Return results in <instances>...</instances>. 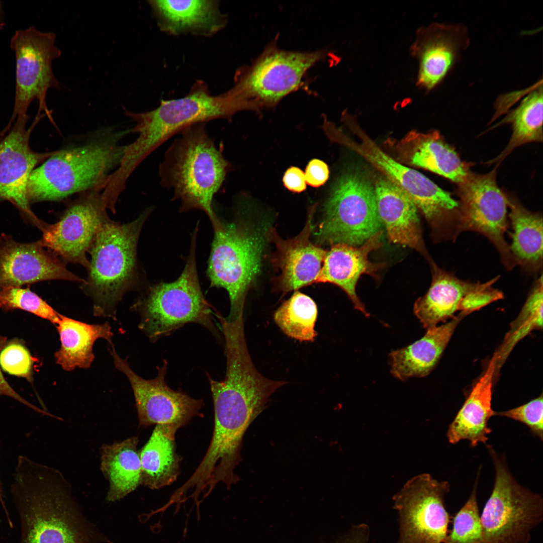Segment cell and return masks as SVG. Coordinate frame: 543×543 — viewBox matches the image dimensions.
Returning a JSON list of instances; mask_svg holds the SVG:
<instances>
[{
    "instance_id": "obj_1",
    "label": "cell",
    "mask_w": 543,
    "mask_h": 543,
    "mask_svg": "<svg viewBox=\"0 0 543 543\" xmlns=\"http://www.w3.org/2000/svg\"><path fill=\"white\" fill-rule=\"evenodd\" d=\"M212 395L214 424L208 448L194 473L176 490L179 496L198 502L220 483L227 489L239 478L235 469L241 461L243 436L251 423L264 409L269 395L250 377L237 372L216 381L207 374Z\"/></svg>"
},
{
    "instance_id": "obj_2",
    "label": "cell",
    "mask_w": 543,
    "mask_h": 543,
    "mask_svg": "<svg viewBox=\"0 0 543 543\" xmlns=\"http://www.w3.org/2000/svg\"><path fill=\"white\" fill-rule=\"evenodd\" d=\"M11 493L20 543H110L82 514L62 475L24 456L17 460Z\"/></svg>"
},
{
    "instance_id": "obj_3",
    "label": "cell",
    "mask_w": 543,
    "mask_h": 543,
    "mask_svg": "<svg viewBox=\"0 0 543 543\" xmlns=\"http://www.w3.org/2000/svg\"><path fill=\"white\" fill-rule=\"evenodd\" d=\"M130 133L131 128L108 127L55 151L29 176V203L60 201L89 190H104L123 157L126 145L121 142Z\"/></svg>"
},
{
    "instance_id": "obj_4",
    "label": "cell",
    "mask_w": 543,
    "mask_h": 543,
    "mask_svg": "<svg viewBox=\"0 0 543 543\" xmlns=\"http://www.w3.org/2000/svg\"><path fill=\"white\" fill-rule=\"evenodd\" d=\"M206 125L194 124L178 133L166 150L158 173L161 186L172 191V200L179 201L180 212L202 211L214 228L220 219L213 208L214 198L233 166Z\"/></svg>"
},
{
    "instance_id": "obj_5",
    "label": "cell",
    "mask_w": 543,
    "mask_h": 543,
    "mask_svg": "<svg viewBox=\"0 0 543 543\" xmlns=\"http://www.w3.org/2000/svg\"><path fill=\"white\" fill-rule=\"evenodd\" d=\"M152 211L121 224L108 218L101 225L89 253L87 277L81 289L93 301L95 316L116 320L117 306L138 281L137 243L144 223Z\"/></svg>"
},
{
    "instance_id": "obj_6",
    "label": "cell",
    "mask_w": 543,
    "mask_h": 543,
    "mask_svg": "<svg viewBox=\"0 0 543 543\" xmlns=\"http://www.w3.org/2000/svg\"><path fill=\"white\" fill-rule=\"evenodd\" d=\"M125 114L135 123L131 128L137 138L126 145L116 174L127 180L138 165L152 152L186 127L215 119L230 121L234 115L232 104L224 93L214 96L207 85L198 81L185 96L161 100L155 109Z\"/></svg>"
},
{
    "instance_id": "obj_7",
    "label": "cell",
    "mask_w": 543,
    "mask_h": 543,
    "mask_svg": "<svg viewBox=\"0 0 543 543\" xmlns=\"http://www.w3.org/2000/svg\"><path fill=\"white\" fill-rule=\"evenodd\" d=\"M198 223L191 234L189 254L175 281L149 286L131 306L140 316L139 328L150 341L168 336L186 324H199L216 337L219 333L212 319L215 309L206 300L198 277L196 247Z\"/></svg>"
},
{
    "instance_id": "obj_8",
    "label": "cell",
    "mask_w": 543,
    "mask_h": 543,
    "mask_svg": "<svg viewBox=\"0 0 543 543\" xmlns=\"http://www.w3.org/2000/svg\"><path fill=\"white\" fill-rule=\"evenodd\" d=\"M269 228L266 223L255 227L237 215L230 222L220 220L213 229L207 275L210 287L228 294V321L243 314L247 291L260 269Z\"/></svg>"
},
{
    "instance_id": "obj_9",
    "label": "cell",
    "mask_w": 543,
    "mask_h": 543,
    "mask_svg": "<svg viewBox=\"0 0 543 543\" xmlns=\"http://www.w3.org/2000/svg\"><path fill=\"white\" fill-rule=\"evenodd\" d=\"M356 143L336 130L333 141L345 145L381 170L412 200L429 224L435 242L454 241L460 234L458 201L420 172L395 160L360 131Z\"/></svg>"
},
{
    "instance_id": "obj_10",
    "label": "cell",
    "mask_w": 543,
    "mask_h": 543,
    "mask_svg": "<svg viewBox=\"0 0 543 543\" xmlns=\"http://www.w3.org/2000/svg\"><path fill=\"white\" fill-rule=\"evenodd\" d=\"M325 56L322 50L296 52L273 43L236 76L227 92L239 112L274 108L298 89L308 70Z\"/></svg>"
},
{
    "instance_id": "obj_11",
    "label": "cell",
    "mask_w": 543,
    "mask_h": 543,
    "mask_svg": "<svg viewBox=\"0 0 543 543\" xmlns=\"http://www.w3.org/2000/svg\"><path fill=\"white\" fill-rule=\"evenodd\" d=\"M495 468L492 493L480 515L482 543H530L532 531L543 520L542 496L521 486L506 460L490 445Z\"/></svg>"
},
{
    "instance_id": "obj_12",
    "label": "cell",
    "mask_w": 543,
    "mask_h": 543,
    "mask_svg": "<svg viewBox=\"0 0 543 543\" xmlns=\"http://www.w3.org/2000/svg\"><path fill=\"white\" fill-rule=\"evenodd\" d=\"M374 185L364 175L344 173L334 184L315 233L319 242L357 246L381 230Z\"/></svg>"
},
{
    "instance_id": "obj_13",
    "label": "cell",
    "mask_w": 543,
    "mask_h": 543,
    "mask_svg": "<svg viewBox=\"0 0 543 543\" xmlns=\"http://www.w3.org/2000/svg\"><path fill=\"white\" fill-rule=\"evenodd\" d=\"M53 32L40 31L34 27L16 31L10 45L16 62L15 95L12 120L27 117L32 102L39 104L42 111L51 119L46 102L51 88H61L53 69V61L60 57L61 51L55 46Z\"/></svg>"
},
{
    "instance_id": "obj_14",
    "label": "cell",
    "mask_w": 543,
    "mask_h": 543,
    "mask_svg": "<svg viewBox=\"0 0 543 543\" xmlns=\"http://www.w3.org/2000/svg\"><path fill=\"white\" fill-rule=\"evenodd\" d=\"M497 166L490 172L469 173L458 184L462 233L481 234L494 246L504 267L512 270L517 265L505 234L508 227L507 195L496 182Z\"/></svg>"
},
{
    "instance_id": "obj_15",
    "label": "cell",
    "mask_w": 543,
    "mask_h": 543,
    "mask_svg": "<svg viewBox=\"0 0 543 543\" xmlns=\"http://www.w3.org/2000/svg\"><path fill=\"white\" fill-rule=\"evenodd\" d=\"M449 491L447 481L426 473L405 484L392 498L399 516L398 543H442L452 519L444 501Z\"/></svg>"
},
{
    "instance_id": "obj_16",
    "label": "cell",
    "mask_w": 543,
    "mask_h": 543,
    "mask_svg": "<svg viewBox=\"0 0 543 543\" xmlns=\"http://www.w3.org/2000/svg\"><path fill=\"white\" fill-rule=\"evenodd\" d=\"M102 192L103 189H93L78 194L57 222H44L40 229L42 245L64 262L87 269L89 263L86 253L101 225L109 218Z\"/></svg>"
},
{
    "instance_id": "obj_17",
    "label": "cell",
    "mask_w": 543,
    "mask_h": 543,
    "mask_svg": "<svg viewBox=\"0 0 543 543\" xmlns=\"http://www.w3.org/2000/svg\"><path fill=\"white\" fill-rule=\"evenodd\" d=\"M110 346L115 367L126 376L131 384L140 426L167 425L179 429L193 417L201 416L200 410L204 405L202 399L172 389L167 384L166 359H163L161 367H157L156 376L147 380L131 368L127 358L123 359L118 354L113 344Z\"/></svg>"
},
{
    "instance_id": "obj_18",
    "label": "cell",
    "mask_w": 543,
    "mask_h": 543,
    "mask_svg": "<svg viewBox=\"0 0 543 543\" xmlns=\"http://www.w3.org/2000/svg\"><path fill=\"white\" fill-rule=\"evenodd\" d=\"M470 43L468 29L463 24L433 23L419 28L410 47L418 64L416 85L427 93L437 87Z\"/></svg>"
},
{
    "instance_id": "obj_19",
    "label": "cell",
    "mask_w": 543,
    "mask_h": 543,
    "mask_svg": "<svg viewBox=\"0 0 543 543\" xmlns=\"http://www.w3.org/2000/svg\"><path fill=\"white\" fill-rule=\"evenodd\" d=\"M15 125L0 141V200L10 202L23 216L39 228L43 221L32 212L27 197L29 176L35 166L55 152L34 151L29 145L28 117L17 118Z\"/></svg>"
},
{
    "instance_id": "obj_20",
    "label": "cell",
    "mask_w": 543,
    "mask_h": 543,
    "mask_svg": "<svg viewBox=\"0 0 543 543\" xmlns=\"http://www.w3.org/2000/svg\"><path fill=\"white\" fill-rule=\"evenodd\" d=\"M53 280L85 282L69 271L64 262L40 240L21 243L10 235L1 236L0 290Z\"/></svg>"
},
{
    "instance_id": "obj_21",
    "label": "cell",
    "mask_w": 543,
    "mask_h": 543,
    "mask_svg": "<svg viewBox=\"0 0 543 543\" xmlns=\"http://www.w3.org/2000/svg\"><path fill=\"white\" fill-rule=\"evenodd\" d=\"M381 230L375 233L362 245L355 246L337 243L326 250L320 271L315 283H329L340 288L348 296L355 309L366 317L370 314L356 293L357 283L361 275H368L378 279L377 273L383 269L384 262H373L369 254L382 246Z\"/></svg>"
},
{
    "instance_id": "obj_22",
    "label": "cell",
    "mask_w": 543,
    "mask_h": 543,
    "mask_svg": "<svg viewBox=\"0 0 543 543\" xmlns=\"http://www.w3.org/2000/svg\"><path fill=\"white\" fill-rule=\"evenodd\" d=\"M315 206L309 211L305 227L297 236L287 240L279 237L269 228L267 236L276 246V260L281 270L279 287L289 292L315 283L326 250L314 244L310 237L313 229Z\"/></svg>"
},
{
    "instance_id": "obj_23",
    "label": "cell",
    "mask_w": 543,
    "mask_h": 543,
    "mask_svg": "<svg viewBox=\"0 0 543 543\" xmlns=\"http://www.w3.org/2000/svg\"><path fill=\"white\" fill-rule=\"evenodd\" d=\"M378 213L391 242L408 247L430 257L422 237L417 209L412 200L386 177L374 185Z\"/></svg>"
},
{
    "instance_id": "obj_24",
    "label": "cell",
    "mask_w": 543,
    "mask_h": 543,
    "mask_svg": "<svg viewBox=\"0 0 543 543\" xmlns=\"http://www.w3.org/2000/svg\"><path fill=\"white\" fill-rule=\"evenodd\" d=\"M161 31L172 35L210 37L225 27L217 1H149Z\"/></svg>"
},
{
    "instance_id": "obj_25",
    "label": "cell",
    "mask_w": 543,
    "mask_h": 543,
    "mask_svg": "<svg viewBox=\"0 0 543 543\" xmlns=\"http://www.w3.org/2000/svg\"><path fill=\"white\" fill-rule=\"evenodd\" d=\"M399 159L441 175L457 184L470 172V165L436 131L427 133L412 131L396 144Z\"/></svg>"
},
{
    "instance_id": "obj_26",
    "label": "cell",
    "mask_w": 543,
    "mask_h": 543,
    "mask_svg": "<svg viewBox=\"0 0 543 543\" xmlns=\"http://www.w3.org/2000/svg\"><path fill=\"white\" fill-rule=\"evenodd\" d=\"M495 372L496 358L494 355L485 372L473 387L449 425L446 435L449 443L456 444L462 440H467L472 447H476L488 440V435L491 432L488 422L495 414L492 408Z\"/></svg>"
},
{
    "instance_id": "obj_27",
    "label": "cell",
    "mask_w": 543,
    "mask_h": 543,
    "mask_svg": "<svg viewBox=\"0 0 543 543\" xmlns=\"http://www.w3.org/2000/svg\"><path fill=\"white\" fill-rule=\"evenodd\" d=\"M432 279L426 293L415 302L414 313L423 327L428 329L445 321L460 311L465 298L481 282L462 280L439 267L432 261Z\"/></svg>"
},
{
    "instance_id": "obj_28",
    "label": "cell",
    "mask_w": 543,
    "mask_h": 543,
    "mask_svg": "<svg viewBox=\"0 0 543 543\" xmlns=\"http://www.w3.org/2000/svg\"><path fill=\"white\" fill-rule=\"evenodd\" d=\"M466 315L460 313L450 321L427 329L411 344L390 354L391 373L399 380L428 375L438 361L456 328Z\"/></svg>"
},
{
    "instance_id": "obj_29",
    "label": "cell",
    "mask_w": 543,
    "mask_h": 543,
    "mask_svg": "<svg viewBox=\"0 0 543 543\" xmlns=\"http://www.w3.org/2000/svg\"><path fill=\"white\" fill-rule=\"evenodd\" d=\"M60 347L54 354L56 363L66 371L89 368L95 358L93 346L100 338L112 343L113 333L108 322L88 324L63 315L55 325Z\"/></svg>"
},
{
    "instance_id": "obj_30",
    "label": "cell",
    "mask_w": 543,
    "mask_h": 543,
    "mask_svg": "<svg viewBox=\"0 0 543 543\" xmlns=\"http://www.w3.org/2000/svg\"><path fill=\"white\" fill-rule=\"evenodd\" d=\"M178 428L156 425L139 452L141 484L158 489L172 484L179 474L181 460L176 451L175 436Z\"/></svg>"
},
{
    "instance_id": "obj_31",
    "label": "cell",
    "mask_w": 543,
    "mask_h": 543,
    "mask_svg": "<svg viewBox=\"0 0 543 543\" xmlns=\"http://www.w3.org/2000/svg\"><path fill=\"white\" fill-rule=\"evenodd\" d=\"M512 228L511 252L517 265L536 274L542 267V216L527 209L515 197L507 195Z\"/></svg>"
},
{
    "instance_id": "obj_32",
    "label": "cell",
    "mask_w": 543,
    "mask_h": 543,
    "mask_svg": "<svg viewBox=\"0 0 543 543\" xmlns=\"http://www.w3.org/2000/svg\"><path fill=\"white\" fill-rule=\"evenodd\" d=\"M138 443V438L133 436L103 446L101 468L110 484L108 501L121 499L141 484V468Z\"/></svg>"
},
{
    "instance_id": "obj_33",
    "label": "cell",
    "mask_w": 543,
    "mask_h": 543,
    "mask_svg": "<svg viewBox=\"0 0 543 543\" xmlns=\"http://www.w3.org/2000/svg\"><path fill=\"white\" fill-rule=\"evenodd\" d=\"M543 88L542 81L533 86L519 105L512 110L497 125L510 124L512 134L506 147L490 163L497 165L517 147L533 142H542Z\"/></svg>"
},
{
    "instance_id": "obj_34",
    "label": "cell",
    "mask_w": 543,
    "mask_h": 543,
    "mask_svg": "<svg viewBox=\"0 0 543 543\" xmlns=\"http://www.w3.org/2000/svg\"><path fill=\"white\" fill-rule=\"evenodd\" d=\"M317 315L315 302L296 291L276 311L274 319L289 337L300 341L313 342L317 335L314 328Z\"/></svg>"
},
{
    "instance_id": "obj_35",
    "label": "cell",
    "mask_w": 543,
    "mask_h": 543,
    "mask_svg": "<svg viewBox=\"0 0 543 543\" xmlns=\"http://www.w3.org/2000/svg\"><path fill=\"white\" fill-rule=\"evenodd\" d=\"M542 276L534 283L521 311L511 324L499 349L495 353L496 372L517 342L531 331L542 327Z\"/></svg>"
},
{
    "instance_id": "obj_36",
    "label": "cell",
    "mask_w": 543,
    "mask_h": 543,
    "mask_svg": "<svg viewBox=\"0 0 543 543\" xmlns=\"http://www.w3.org/2000/svg\"><path fill=\"white\" fill-rule=\"evenodd\" d=\"M477 478L467 501L452 517V529L442 543H482L483 531L477 501Z\"/></svg>"
},
{
    "instance_id": "obj_37",
    "label": "cell",
    "mask_w": 543,
    "mask_h": 543,
    "mask_svg": "<svg viewBox=\"0 0 543 543\" xmlns=\"http://www.w3.org/2000/svg\"><path fill=\"white\" fill-rule=\"evenodd\" d=\"M0 308L5 311L23 310L56 325L62 314L29 288L9 287L0 290Z\"/></svg>"
},
{
    "instance_id": "obj_38",
    "label": "cell",
    "mask_w": 543,
    "mask_h": 543,
    "mask_svg": "<svg viewBox=\"0 0 543 543\" xmlns=\"http://www.w3.org/2000/svg\"><path fill=\"white\" fill-rule=\"evenodd\" d=\"M33 359L29 350L20 341L6 342L0 352V366L9 374L31 381Z\"/></svg>"
},
{
    "instance_id": "obj_39",
    "label": "cell",
    "mask_w": 543,
    "mask_h": 543,
    "mask_svg": "<svg viewBox=\"0 0 543 543\" xmlns=\"http://www.w3.org/2000/svg\"><path fill=\"white\" fill-rule=\"evenodd\" d=\"M542 395L513 409L495 412V416L507 417L524 424L540 440L543 438Z\"/></svg>"
},
{
    "instance_id": "obj_40",
    "label": "cell",
    "mask_w": 543,
    "mask_h": 543,
    "mask_svg": "<svg viewBox=\"0 0 543 543\" xmlns=\"http://www.w3.org/2000/svg\"><path fill=\"white\" fill-rule=\"evenodd\" d=\"M327 164L323 160L314 158L310 160L305 168L306 183L314 188H318L327 182L329 176Z\"/></svg>"
},
{
    "instance_id": "obj_41",
    "label": "cell",
    "mask_w": 543,
    "mask_h": 543,
    "mask_svg": "<svg viewBox=\"0 0 543 543\" xmlns=\"http://www.w3.org/2000/svg\"><path fill=\"white\" fill-rule=\"evenodd\" d=\"M7 342V338L0 336V352ZM0 395L6 396L18 401L32 410L45 415L46 411L27 401L22 397L9 385L4 377L0 369Z\"/></svg>"
},
{
    "instance_id": "obj_42",
    "label": "cell",
    "mask_w": 543,
    "mask_h": 543,
    "mask_svg": "<svg viewBox=\"0 0 543 543\" xmlns=\"http://www.w3.org/2000/svg\"><path fill=\"white\" fill-rule=\"evenodd\" d=\"M283 183L287 189L293 193H300L306 189L305 173L296 166H291L286 170Z\"/></svg>"
},
{
    "instance_id": "obj_43",
    "label": "cell",
    "mask_w": 543,
    "mask_h": 543,
    "mask_svg": "<svg viewBox=\"0 0 543 543\" xmlns=\"http://www.w3.org/2000/svg\"><path fill=\"white\" fill-rule=\"evenodd\" d=\"M370 530L366 523L353 525L334 543H368Z\"/></svg>"
},
{
    "instance_id": "obj_44",
    "label": "cell",
    "mask_w": 543,
    "mask_h": 543,
    "mask_svg": "<svg viewBox=\"0 0 543 543\" xmlns=\"http://www.w3.org/2000/svg\"><path fill=\"white\" fill-rule=\"evenodd\" d=\"M1 20H2V19H1V11H0V29H1V22H2Z\"/></svg>"
},
{
    "instance_id": "obj_45",
    "label": "cell",
    "mask_w": 543,
    "mask_h": 543,
    "mask_svg": "<svg viewBox=\"0 0 543 543\" xmlns=\"http://www.w3.org/2000/svg\"><path fill=\"white\" fill-rule=\"evenodd\" d=\"M1 137H0V139H1Z\"/></svg>"
}]
</instances>
